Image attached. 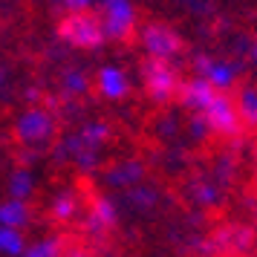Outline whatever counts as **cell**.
<instances>
[{
    "instance_id": "cell-1",
    "label": "cell",
    "mask_w": 257,
    "mask_h": 257,
    "mask_svg": "<svg viewBox=\"0 0 257 257\" xmlns=\"http://www.w3.org/2000/svg\"><path fill=\"white\" fill-rule=\"evenodd\" d=\"M61 35L67 38L70 44H75V47H95V44H101L104 29H101V24H98L95 18L72 15L70 21L61 26Z\"/></svg>"
},
{
    "instance_id": "cell-2",
    "label": "cell",
    "mask_w": 257,
    "mask_h": 257,
    "mask_svg": "<svg viewBox=\"0 0 257 257\" xmlns=\"http://www.w3.org/2000/svg\"><path fill=\"white\" fill-rule=\"evenodd\" d=\"M199 113H205V118H208L211 127L222 130V133H231V130L237 127V116H234V107L228 104V98H225V95L211 93L208 98H205V104L199 107Z\"/></svg>"
},
{
    "instance_id": "cell-3",
    "label": "cell",
    "mask_w": 257,
    "mask_h": 257,
    "mask_svg": "<svg viewBox=\"0 0 257 257\" xmlns=\"http://www.w3.org/2000/svg\"><path fill=\"white\" fill-rule=\"evenodd\" d=\"M130 26H133V6L130 0H107V35H127Z\"/></svg>"
},
{
    "instance_id": "cell-4",
    "label": "cell",
    "mask_w": 257,
    "mask_h": 257,
    "mask_svg": "<svg viewBox=\"0 0 257 257\" xmlns=\"http://www.w3.org/2000/svg\"><path fill=\"white\" fill-rule=\"evenodd\" d=\"M52 133V121L47 113L41 110H29L21 121H18V136L24 142H47Z\"/></svg>"
},
{
    "instance_id": "cell-5",
    "label": "cell",
    "mask_w": 257,
    "mask_h": 257,
    "mask_svg": "<svg viewBox=\"0 0 257 257\" xmlns=\"http://www.w3.org/2000/svg\"><path fill=\"white\" fill-rule=\"evenodd\" d=\"M148 87L156 98H168V95L176 90V75L174 70L165 64V58H156L148 67Z\"/></svg>"
},
{
    "instance_id": "cell-6",
    "label": "cell",
    "mask_w": 257,
    "mask_h": 257,
    "mask_svg": "<svg viewBox=\"0 0 257 257\" xmlns=\"http://www.w3.org/2000/svg\"><path fill=\"white\" fill-rule=\"evenodd\" d=\"M145 47L153 52V58H171L176 52V38L168 32V29H156V26H151V29H145Z\"/></svg>"
},
{
    "instance_id": "cell-7",
    "label": "cell",
    "mask_w": 257,
    "mask_h": 257,
    "mask_svg": "<svg viewBox=\"0 0 257 257\" xmlns=\"http://www.w3.org/2000/svg\"><path fill=\"white\" fill-rule=\"evenodd\" d=\"M98 87L107 98H121L127 93V75L118 70V67H104L98 75Z\"/></svg>"
},
{
    "instance_id": "cell-8",
    "label": "cell",
    "mask_w": 257,
    "mask_h": 257,
    "mask_svg": "<svg viewBox=\"0 0 257 257\" xmlns=\"http://www.w3.org/2000/svg\"><path fill=\"white\" fill-rule=\"evenodd\" d=\"M202 70H205V81L214 90H228L231 87V81H234L231 67H225V64H202Z\"/></svg>"
},
{
    "instance_id": "cell-9",
    "label": "cell",
    "mask_w": 257,
    "mask_h": 257,
    "mask_svg": "<svg viewBox=\"0 0 257 257\" xmlns=\"http://www.w3.org/2000/svg\"><path fill=\"white\" fill-rule=\"evenodd\" d=\"M26 222V205L21 199H12L6 205H0V225H9V228H21Z\"/></svg>"
},
{
    "instance_id": "cell-10",
    "label": "cell",
    "mask_w": 257,
    "mask_h": 257,
    "mask_svg": "<svg viewBox=\"0 0 257 257\" xmlns=\"http://www.w3.org/2000/svg\"><path fill=\"white\" fill-rule=\"evenodd\" d=\"M0 251L3 254H21L24 251V237L18 234V228L0 225Z\"/></svg>"
},
{
    "instance_id": "cell-11",
    "label": "cell",
    "mask_w": 257,
    "mask_h": 257,
    "mask_svg": "<svg viewBox=\"0 0 257 257\" xmlns=\"http://www.w3.org/2000/svg\"><path fill=\"white\" fill-rule=\"evenodd\" d=\"M113 220H116V211L110 208V202H98L93 208V225L95 228H107V225H113Z\"/></svg>"
},
{
    "instance_id": "cell-12",
    "label": "cell",
    "mask_w": 257,
    "mask_h": 257,
    "mask_svg": "<svg viewBox=\"0 0 257 257\" xmlns=\"http://www.w3.org/2000/svg\"><path fill=\"white\" fill-rule=\"evenodd\" d=\"M55 248H58V243H41V245H35L29 254H35V257H49V254H55Z\"/></svg>"
},
{
    "instance_id": "cell-13",
    "label": "cell",
    "mask_w": 257,
    "mask_h": 257,
    "mask_svg": "<svg viewBox=\"0 0 257 257\" xmlns=\"http://www.w3.org/2000/svg\"><path fill=\"white\" fill-rule=\"evenodd\" d=\"M243 116L245 118H254V93H245L243 95Z\"/></svg>"
},
{
    "instance_id": "cell-14",
    "label": "cell",
    "mask_w": 257,
    "mask_h": 257,
    "mask_svg": "<svg viewBox=\"0 0 257 257\" xmlns=\"http://www.w3.org/2000/svg\"><path fill=\"white\" fill-rule=\"evenodd\" d=\"M64 81L70 84V87H75V93H81L84 87H87V81H84V78H81V75H78V72H70V75H67Z\"/></svg>"
},
{
    "instance_id": "cell-15",
    "label": "cell",
    "mask_w": 257,
    "mask_h": 257,
    "mask_svg": "<svg viewBox=\"0 0 257 257\" xmlns=\"http://www.w3.org/2000/svg\"><path fill=\"white\" fill-rule=\"evenodd\" d=\"M15 194H29V176H18L15 179Z\"/></svg>"
},
{
    "instance_id": "cell-16",
    "label": "cell",
    "mask_w": 257,
    "mask_h": 257,
    "mask_svg": "<svg viewBox=\"0 0 257 257\" xmlns=\"http://www.w3.org/2000/svg\"><path fill=\"white\" fill-rule=\"evenodd\" d=\"M70 211H72V202L70 199H61L58 202V214H70Z\"/></svg>"
},
{
    "instance_id": "cell-17",
    "label": "cell",
    "mask_w": 257,
    "mask_h": 257,
    "mask_svg": "<svg viewBox=\"0 0 257 257\" xmlns=\"http://www.w3.org/2000/svg\"><path fill=\"white\" fill-rule=\"evenodd\" d=\"M67 3H70V6H75V9H81V6H87V3H90V0H67Z\"/></svg>"
}]
</instances>
